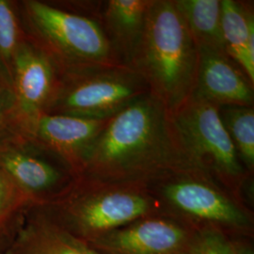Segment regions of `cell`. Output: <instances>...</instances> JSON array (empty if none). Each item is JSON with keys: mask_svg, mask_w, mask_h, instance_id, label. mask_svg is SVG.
I'll list each match as a JSON object with an SVG mask.
<instances>
[{"mask_svg": "<svg viewBox=\"0 0 254 254\" xmlns=\"http://www.w3.org/2000/svg\"><path fill=\"white\" fill-rule=\"evenodd\" d=\"M186 169L193 168L182 152L171 112L147 93L108 120L80 176L146 186Z\"/></svg>", "mask_w": 254, "mask_h": 254, "instance_id": "cell-1", "label": "cell"}, {"mask_svg": "<svg viewBox=\"0 0 254 254\" xmlns=\"http://www.w3.org/2000/svg\"><path fill=\"white\" fill-rule=\"evenodd\" d=\"M197 65L198 47L174 0H154L130 67L173 112L190 97Z\"/></svg>", "mask_w": 254, "mask_h": 254, "instance_id": "cell-2", "label": "cell"}, {"mask_svg": "<svg viewBox=\"0 0 254 254\" xmlns=\"http://www.w3.org/2000/svg\"><path fill=\"white\" fill-rule=\"evenodd\" d=\"M15 5L24 34L60 73L122 64L96 19L39 0Z\"/></svg>", "mask_w": 254, "mask_h": 254, "instance_id": "cell-3", "label": "cell"}, {"mask_svg": "<svg viewBox=\"0 0 254 254\" xmlns=\"http://www.w3.org/2000/svg\"><path fill=\"white\" fill-rule=\"evenodd\" d=\"M45 206L60 224L88 244L159 209L145 185L85 176H79L63 198Z\"/></svg>", "mask_w": 254, "mask_h": 254, "instance_id": "cell-4", "label": "cell"}, {"mask_svg": "<svg viewBox=\"0 0 254 254\" xmlns=\"http://www.w3.org/2000/svg\"><path fill=\"white\" fill-rule=\"evenodd\" d=\"M147 93L142 76L123 64L61 73L46 113L104 120Z\"/></svg>", "mask_w": 254, "mask_h": 254, "instance_id": "cell-5", "label": "cell"}, {"mask_svg": "<svg viewBox=\"0 0 254 254\" xmlns=\"http://www.w3.org/2000/svg\"><path fill=\"white\" fill-rule=\"evenodd\" d=\"M171 117L191 168L218 177L230 188L243 179L247 170L223 127L218 106L191 95Z\"/></svg>", "mask_w": 254, "mask_h": 254, "instance_id": "cell-6", "label": "cell"}, {"mask_svg": "<svg viewBox=\"0 0 254 254\" xmlns=\"http://www.w3.org/2000/svg\"><path fill=\"white\" fill-rule=\"evenodd\" d=\"M206 173L186 169L166 174L146 185L158 206L164 205L189 218L244 228L250 224L245 209L222 190Z\"/></svg>", "mask_w": 254, "mask_h": 254, "instance_id": "cell-7", "label": "cell"}, {"mask_svg": "<svg viewBox=\"0 0 254 254\" xmlns=\"http://www.w3.org/2000/svg\"><path fill=\"white\" fill-rule=\"evenodd\" d=\"M0 171L34 205L54 203L79 177L63 159L25 135L0 144Z\"/></svg>", "mask_w": 254, "mask_h": 254, "instance_id": "cell-8", "label": "cell"}, {"mask_svg": "<svg viewBox=\"0 0 254 254\" xmlns=\"http://www.w3.org/2000/svg\"><path fill=\"white\" fill-rule=\"evenodd\" d=\"M60 76L54 63L23 32L13 63L11 87L23 135L46 113Z\"/></svg>", "mask_w": 254, "mask_h": 254, "instance_id": "cell-9", "label": "cell"}, {"mask_svg": "<svg viewBox=\"0 0 254 254\" xmlns=\"http://www.w3.org/2000/svg\"><path fill=\"white\" fill-rule=\"evenodd\" d=\"M154 214L93 240L102 254H190L192 238L173 219Z\"/></svg>", "mask_w": 254, "mask_h": 254, "instance_id": "cell-10", "label": "cell"}, {"mask_svg": "<svg viewBox=\"0 0 254 254\" xmlns=\"http://www.w3.org/2000/svg\"><path fill=\"white\" fill-rule=\"evenodd\" d=\"M9 229L14 232L0 254H102L60 224L45 205L27 204Z\"/></svg>", "mask_w": 254, "mask_h": 254, "instance_id": "cell-11", "label": "cell"}, {"mask_svg": "<svg viewBox=\"0 0 254 254\" xmlns=\"http://www.w3.org/2000/svg\"><path fill=\"white\" fill-rule=\"evenodd\" d=\"M109 119L45 113L37 119L25 136L63 159L80 176L91 146Z\"/></svg>", "mask_w": 254, "mask_h": 254, "instance_id": "cell-12", "label": "cell"}, {"mask_svg": "<svg viewBox=\"0 0 254 254\" xmlns=\"http://www.w3.org/2000/svg\"><path fill=\"white\" fill-rule=\"evenodd\" d=\"M192 96L218 107L254 106V84L224 50L199 46Z\"/></svg>", "mask_w": 254, "mask_h": 254, "instance_id": "cell-13", "label": "cell"}, {"mask_svg": "<svg viewBox=\"0 0 254 254\" xmlns=\"http://www.w3.org/2000/svg\"><path fill=\"white\" fill-rule=\"evenodd\" d=\"M154 0L98 1L94 18L100 23L120 63L130 66L145 29Z\"/></svg>", "mask_w": 254, "mask_h": 254, "instance_id": "cell-14", "label": "cell"}, {"mask_svg": "<svg viewBox=\"0 0 254 254\" xmlns=\"http://www.w3.org/2000/svg\"><path fill=\"white\" fill-rule=\"evenodd\" d=\"M221 32L226 54L254 84V12L251 2L222 0Z\"/></svg>", "mask_w": 254, "mask_h": 254, "instance_id": "cell-15", "label": "cell"}, {"mask_svg": "<svg viewBox=\"0 0 254 254\" xmlns=\"http://www.w3.org/2000/svg\"><path fill=\"white\" fill-rule=\"evenodd\" d=\"M174 3L197 47L224 50L221 32L222 0H174Z\"/></svg>", "mask_w": 254, "mask_h": 254, "instance_id": "cell-16", "label": "cell"}, {"mask_svg": "<svg viewBox=\"0 0 254 254\" xmlns=\"http://www.w3.org/2000/svg\"><path fill=\"white\" fill-rule=\"evenodd\" d=\"M218 113L247 172L254 168V107L228 105L218 107Z\"/></svg>", "mask_w": 254, "mask_h": 254, "instance_id": "cell-17", "label": "cell"}, {"mask_svg": "<svg viewBox=\"0 0 254 254\" xmlns=\"http://www.w3.org/2000/svg\"><path fill=\"white\" fill-rule=\"evenodd\" d=\"M23 31L15 1L0 0V78L12 87V68Z\"/></svg>", "mask_w": 254, "mask_h": 254, "instance_id": "cell-18", "label": "cell"}, {"mask_svg": "<svg viewBox=\"0 0 254 254\" xmlns=\"http://www.w3.org/2000/svg\"><path fill=\"white\" fill-rule=\"evenodd\" d=\"M27 204L30 203L0 171V237L7 234L21 209Z\"/></svg>", "mask_w": 254, "mask_h": 254, "instance_id": "cell-19", "label": "cell"}, {"mask_svg": "<svg viewBox=\"0 0 254 254\" xmlns=\"http://www.w3.org/2000/svg\"><path fill=\"white\" fill-rule=\"evenodd\" d=\"M23 135L16 116L12 92L0 78V144Z\"/></svg>", "mask_w": 254, "mask_h": 254, "instance_id": "cell-20", "label": "cell"}, {"mask_svg": "<svg viewBox=\"0 0 254 254\" xmlns=\"http://www.w3.org/2000/svg\"><path fill=\"white\" fill-rule=\"evenodd\" d=\"M190 254H237L233 245L215 227L205 229L191 241Z\"/></svg>", "mask_w": 254, "mask_h": 254, "instance_id": "cell-21", "label": "cell"}, {"mask_svg": "<svg viewBox=\"0 0 254 254\" xmlns=\"http://www.w3.org/2000/svg\"><path fill=\"white\" fill-rule=\"evenodd\" d=\"M236 254H254V251L250 247H239L236 248Z\"/></svg>", "mask_w": 254, "mask_h": 254, "instance_id": "cell-22", "label": "cell"}, {"mask_svg": "<svg viewBox=\"0 0 254 254\" xmlns=\"http://www.w3.org/2000/svg\"><path fill=\"white\" fill-rule=\"evenodd\" d=\"M2 238H3V237H0V245H1V242H2Z\"/></svg>", "mask_w": 254, "mask_h": 254, "instance_id": "cell-23", "label": "cell"}]
</instances>
